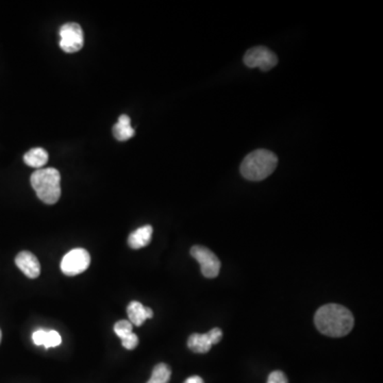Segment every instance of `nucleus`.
Here are the masks:
<instances>
[{"instance_id":"f257e3e1","label":"nucleus","mask_w":383,"mask_h":383,"mask_svg":"<svg viewBox=\"0 0 383 383\" xmlns=\"http://www.w3.org/2000/svg\"><path fill=\"white\" fill-rule=\"evenodd\" d=\"M315 326L319 332L331 338H341L349 334L355 319L347 308L336 304H329L317 310Z\"/></svg>"},{"instance_id":"f03ea898","label":"nucleus","mask_w":383,"mask_h":383,"mask_svg":"<svg viewBox=\"0 0 383 383\" xmlns=\"http://www.w3.org/2000/svg\"><path fill=\"white\" fill-rule=\"evenodd\" d=\"M278 158L267 149H257L246 156L240 164V174L250 181H261L274 173Z\"/></svg>"},{"instance_id":"7ed1b4c3","label":"nucleus","mask_w":383,"mask_h":383,"mask_svg":"<svg viewBox=\"0 0 383 383\" xmlns=\"http://www.w3.org/2000/svg\"><path fill=\"white\" fill-rule=\"evenodd\" d=\"M32 186L44 203L55 205L61 196V175L55 169H41L32 175Z\"/></svg>"},{"instance_id":"20e7f679","label":"nucleus","mask_w":383,"mask_h":383,"mask_svg":"<svg viewBox=\"0 0 383 383\" xmlns=\"http://www.w3.org/2000/svg\"><path fill=\"white\" fill-rule=\"evenodd\" d=\"M90 256L88 250L76 248L71 250L61 261V271L65 276L74 277L82 274L90 267Z\"/></svg>"},{"instance_id":"39448f33","label":"nucleus","mask_w":383,"mask_h":383,"mask_svg":"<svg viewBox=\"0 0 383 383\" xmlns=\"http://www.w3.org/2000/svg\"><path fill=\"white\" fill-rule=\"evenodd\" d=\"M84 44V32L77 23H67L60 29V47L67 53L82 50Z\"/></svg>"},{"instance_id":"423d86ee","label":"nucleus","mask_w":383,"mask_h":383,"mask_svg":"<svg viewBox=\"0 0 383 383\" xmlns=\"http://www.w3.org/2000/svg\"><path fill=\"white\" fill-rule=\"evenodd\" d=\"M244 63L246 66L251 69H261L263 72H267L269 69L276 66L278 63V58L271 50L264 46H257V47L250 48L244 57Z\"/></svg>"},{"instance_id":"0eeeda50","label":"nucleus","mask_w":383,"mask_h":383,"mask_svg":"<svg viewBox=\"0 0 383 383\" xmlns=\"http://www.w3.org/2000/svg\"><path fill=\"white\" fill-rule=\"evenodd\" d=\"M190 256L196 260L201 267V273L206 278H215L221 271V261L209 248L203 246H194L190 249Z\"/></svg>"},{"instance_id":"6e6552de","label":"nucleus","mask_w":383,"mask_h":383,"mask_svg":"<svg viewBox=\"0 0 383 383\" xmlns=\"http://www.w3.org/2000/svg\"><path fill=\"white\" fill-rule=\"evenodd\" d=\"M223 331L219 328H213L207 334H194L188 338V347L196 354H206L214 344L221 342Z\"/></svg>"},{"instance_id":"1a4fd4ad","label":"nucleus","mask_w":383,"mask_h":383,"mask_svg":"<svg viewBox=\"0 0 383 383\" xmlns=\"http://www.w3.org/2000/svg\"><path fill=\"white\" fill-rule=\"evenodd\" d=\"M15 264L28 278L36 279L41 275V264L30 251H21L15 258Z\"/></svg>"},{"instance_id":"9d476101","label":"nucleus","mask_w":383,"mask_h":383,"mask_svg":"<svg viewBox=\"0 0 383 383\" xmlns=\"http://www.w3.org/2000/svg\"><path fill=\"white\" fill-rule=\"evenodd\" d=\"M129 321L134 326H142L147 319H153V312L149 307H144L140 302L132 301L127 307Z\"/></svg>"},{"instance_id":"9b49d317","label":"nucleus","mask_w":383,"mask_h":383,"mask_svg":"<svg viewBox=\"0 0 383 383\" xmlns=\"http://www.w3.org/2000/svg\"><path fill=\"white\" fill-rule=\"evenodd\" d=\"M153 227L150 225H146V226L136 229L129 236V247L132 248V249H140V248L146 247L153 238Z\"/></svg>"},{"instance_id":"f8f14e48","label":"nucleus","mask_w":383,"mask_h":383,"mask_svg":"<svg viewBox=\"0 0 383 383\" xmlns=\"http://www.w3.org/2000/svg\"><path fill=\"white\" fill-rule=\"evenodd\" d=\"M32 340L38 346H44L47 349L50 347H57L62 343V338L59 332L55 330L45 331L43 329L36 330L32 334Z\"/></svg>"},{"instance_id":"ddd939ff","label":"nucleus","mask_w":383,"mask_h":383,"mask_svg":"<svg viewBox=\"0 0 383 383\" xmlns=\"http://www.w3.org/2000/svg\"><path fill=\"white\" fill-rule=\"evenodd\" d=\"M113 134L116 140L122 142L134 136V129L131 127V119L128 115L123 114L119 117V121L113 127Z\"/></svg>"},{"instance_id":"4468645a","label":"nucleus","mask_w":383,"mask_h":383,"mask_svg":"<svg viewBox=\"0 0 383 383\" xmlns=\"http://www.w3.org/2000/svg\"><path fill=\"white\" fill-rule=\"evenodd\" d=\"M24 161L28 166L41 169L48 162V153L43 148H32L24 156Z\"/></svg>"},{"instance_id":"2eb2a0df","label":"nucleus","mask_w":383,"mask_h":383,"mask_svg":"<svg viewBox=\"0 0 383 383\" xmlns=\"http://www.w3.org/2000/svg\"><path fill=\"white\" fill-rule=\"evenodd\" d=\"M171 371L169 365L159 363L153 369V374L147 383H169L171 380Z\"/></svg>"},{"instance_id":"dca6fc26","label":"nucleus","mask_w":383,"mask_h":383,"mask_svg":"<svg viewBox=\"0 0 383 383\" xmlns=\"http://www.w3.org/2000/svg\"><path fill=\"white\" fill-rule=\"evenodd\" d=\"M132 330H134V325L131 324L130 321H126V319L119 321L114 325V332L121 340L132 334L134 332Z\"/></svg>"},{"instance_id":"f3484780","label":"nucleus","mask_w":383,"mask_h":383,"mask_svg":"<svg viewBox=\"0 0 383 383\" xmlns=\"http://www.w3.org/2000/svg\"><path fill=\"white\" fill-rule=\"evenodd\" d=\"M123 346H124L126 349L132 350L136 349V346L138 345V338L136 334H129L128 336L126 338H123L122 340Z\"/></svg>"},{"instance_id":"a211bd4d","label":"nucleus","mask_w":383,"mask_h":383,"mask_svg":"<svg viewBox=\"0 0 383 383\" xmlns=\"http://www.w3.org/2000/svg\"><path fill=\"white\" fill-rule=\"evenodd\" d=\"M267 383H288V378L281 371H275L271 373Z\"/></svg>"},{"instance_id":"6ab92c4d","label":"nucleus","mask_w":383,"mask_h":383,"mask_svg":"<svg viewBox=\"0 0 383 383\" xmlns=\"http://www.w3.org/2000/svg\"><path fill=\"white\" fill-rule=\"evenodd\" d=\"M184 383H205L203 382V378L199 376H192L190 378L186 379Z\"/></svg>"},{"instance_id":"aec40b11","label":"nucleus","mask_w":383,"mask_h":383,"mask_svg":"<svg viewBox=\"0 0 383 383\" xmlns=\"http://www.w3.org/2000/svg\"><path fill=\"white\" fill-rule=\"evenodd\" d=\"M0 342H1V330H0Z\"/></svg>"}]
</instances>
